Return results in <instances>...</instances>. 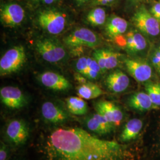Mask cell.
<instances>
[{
  "mask_svg": "<svg viewBox=\"0 0 160 160\" xmlns=\"http://www.w3.org/2000/svg\"><path fill=\"white\" fill-rule=\"evenodd\" d=\"M42 160H127L125 145L100 139L76 127L57 128L40 141Z\"/></svg>",
  "mask_w": 160,
  "mask_h": 160,
  "instance_id": "1",
  "label": "cell"
},
{
  "mask_svg": "<svg viewBox=\"0 0 160 160\" xmlns=\"http://www.w3.org/2000/svg\"><path fill=\"white\" fill-rule=\"evenodd\" d=\"M26 61V53L22 45L8 50L0 59L1 75L10 74L19 71Z\"/></svg>",
  "mask_w": 160,
  "mask_h": 160,
  "instance_id": "2",
  "label": "cell"
},
{
  "mask_svg": "<svg viewBox=\"0 0 160 160\" xmlns=\"http://www.w3.org/2000/svg\"><path fill=\"white\" fill-rule=\"evenodd\" d=\"M40 27L52 34L62 32L67 23L66 16L55 9H47L40 11L38 16Z\"/></svg>",
  "mask_w": 160,
  "mask_h": 160,
  "instance_id": "3",
  "label": "cell"
},
{
  "mask_svg": "<svg viewBox=\"0 0 160 160\" xmlns=\"http://www.w3.org/2000/svg\"><path fill=\"white\" fill-rule=\"evenodd\" d=\"M36 49L42 58L48 62H58L66 56V51L62 45L51 38L38 40L36 43Z\"/></svg>",
  "mask_w": 160,
  "mask_h": 160,
  "instance_id": "4",
  "label": "cell"
},
{
  "mask_svg": "<svg viewBox=\"0 0 160 160\" xmlns=\"http://www.w3.org/2000/svg\"><path fill=\"white\" fill-rule=\"evenodd\" d=\"M132 21L136 28L143 34L151 36H157L160 34L159 21L143 6L139 8L135 12Z\"/></svg>",
  "mask_w": 160,
  "mask_h": 160,
  "instance_id": "5",
  "label": "cell"
},
{
  "mask_svg": "<svg viewBox=\"0 0 160 160\" xmlns=\"http://www.w3.org/2000/svg\"><path fill=\"white\" fill-rule=\"evenodd\" d=\"M6 138L15 146H21L26 143L30 137V131L27 123L23 119L10 120L6 128Z\"/></svg>",
  "mask_w": 160,
  "mask_h": 160,
  "instance_id": "6",
  "label": "cell"
},
{
  "mask_svg": "<svg viewBox=\"0 0 160 160\" xmlns=\"http://www.w3.org/2000/svg\"><path fill=\"white\" fill-rule=\"evenodd\" d=\"M65 43L72 48L77 46L94 48L100 43L97 34L90 29L80 28L77 29L64 39Z\"/></svg>",
  "mask_w": 160,
  "mask_h": 160,
  "instance_id": "7",
  "label": "cell"
},
{
  "mask_svg": "<svg viewBox=\"0 0 160 160\" xmlns=\"http://www.w3.org/2000/svg\"><path fill=\"white\" fill-rule=\"evenodd\" d=\"M1 102L7 108L19 109L27 104V99L22 91L16 87L6 86L0 90Z\"/></svg>",
  "mask_w": 160,
  "mask_h": 160,
  "instance_id": "8",
  "label": "cell"
},
{
  "mask_svg": "<svg viewBox=\"0 0 160 160\" xmlns=\"http://www.w3.org/2000/svg\"><path fill=\"white\" fill-rule=\"evenodd\" d=\"M124 63L128 72L139 82H147L152 77V70L148 63L144 61L126 58Z\"/></svg>",
  "mask_w": 160,
  "mask_h": 160,
  "instance_id": "9",
  "label": "cell"
},
{
  "mask_svg": "<svg viewBox=\"0 0 160 160\" xmlns=\"http://www.w3.org/2000/svg\"><path fill=\"white\" fill-rule=\"evenodd\" d=\"M24 17L23 7L17 4H7L1 8V22L7 27L17 26L22 23Z\"/></svg>",
  "mask_w": 160,
  "mask_h": 160,
  "instance_id": "10",
  "label": "cell"
},
{
  "mask_svg": "<svg viewBox=\"0 0 160 160\" xmlns=\"http://www.w3.org/2000/svg\"><path fill=\"white\" fill-rule=\"evenodd\" d=\"M95 109L98 114L113 125L115 127L119 126L123 119V113L114 103L102 100L95 104Z\"/></svg>",
  "mask_w": 160,
  "mask_h": 160,
  "instance_id": "11",
  "label": "cell"
},
{
  "mask_svg": "<svg viewBox=\"0 0 160 160\" xmlns=\"http://www.w3.org/2000/svg\"><path fill=\"white\" fill-rule=\"evenodd\" d=\"M41 113L46 122L53 125H62L69 119L67 112L56 103L46 102L42 104Z\"/></svg>",
  "mask_w": 160,
  "mask_h": 160,
  "instance_id": "12",
  "label": "cell"
},
{
  "mask_svg": "<svg viewBox=\"0 0 160 160\" xmlns=\"http://www.w3.org/2000/svg\"><path fill=\"white\" fill-rule=\"evenodd\" d=\"M42 84L46 88L57 92H65L71 88L68 80L63 75L55 72L46 71L39 76Z\"/></svg>",
  "mask_w": 160,
  "mask_h": 160,
  "instance_id": "13",
  "label": "cell"
},
{
  "mask_svg": "<svg viewBox=\"0 0 160 160\" xmlns=\"http://www.w3.org/2000/svg\"><path fill=\"white\" fill-rule=\"evenodd\" d=\"M86 127L90 132L98 135L110 133L115 126L98 113L88 117L86 120Z\"/></svg>",
  "mask_w": 160,
  "mask_h": 160,
  "instance_id": "14",
  "label": "cell"
},
{
  "mask_svg": "<svg viewBox=\"0 0 160 160\" xmlns=\"http://www.w3.org/2000/svg\"><path fill=\"white\" fill-rule=\"evenodd\" d=\"M93 58L99 65L102 72L114 68L119 63L118 53L108 49L95 51L93 53Z\"/></svg>",
  "mask_w": 160,
  "mask_h": 160,
  "instance_id": "15",
  "label": "cell"
},
{
  "mask_svg": "<svg viewBox=\"0 0 160 160\" xmlns=\"http://www.w3.org/2000/svg\"><path fill=\"white\" fill-rule=\"evenodd\" d=\"M130 81L123 71L117 69L109 74L105 80V84L110 92L119 93L125 91L129 86Z\"/></svg>",
  "mask_w": 160,
  "mask_h": 160,
  "instance_id": "16",
  "label": "cell"
},
{
  "mask_svg": "<svg viewBox=\"0 0 160 160\" xmlns=\"http://www.w3.org/2000/svg\"><path fill=\"white\" fill-rule=\"evenodd\" d=\"M128 104L131 109L142 112L156 109L147 92H137L132 94L128 98Z\"/></svg>",
  "mask_w": 160,
  "mask_h": 160,
  "instance_id": "17",
  "label": "cell"
},
{
  "mask_svg": "<svg viewBox=\"0 0 160 160\" xmlns=\"http://www.w3.org/2000/svg\"><path fill=\"white\" fill-rule=\"evenodd\" d=\"M143 122L139 119H132L123 127L119 136V140L122 142H127L135 139L141 131Z\"/></svg>",
  "mask_w": 160,
  "mask_h": 160,
  "instance_id": "18",
  "label": "cell"
},
{
  "mask_svg": "<svg viewBox=\"0 0 160 160\" xmlns=\"http://www.w3.org/2000/svg\"><path fill=\"white\" fill-rule=\"evenodd\" d=\"M128 27L126 20L117 16L109 18L106 25V31L108 35L113 39L116 36L125 33Z\"/></svg>",
  "mask_w": 160,
  "mask_h": 160,
  "instance_id": "19",
  "label": "cell"
},
{
  "mask_svg": "<svg viewBox=\"0 0 160 160\" xmlns=\"http://www.w3.org/2000/svg\"><path fill=\"white\" fill-rule=\"evenodd\" d=\"M77 94L78 96L84 100H92L102 96L103 92L99 86L87 82L77 88Z\"/></svg>",
  "mask_w": 160,
  "mask_h": 160,
  "instance_id": "20",
  "label": "cell"
},
{
  "mask_svg": "<svg viewBox=\"0 0 160 160\" xmlns=\"http://www.w3.org/2000/svg\"><path fill=\"white\" fill-rule=\"evenodd\" d=\"M69 112L77 116L85 115L88 112V106L84 99L78 97H69L65 100Z\"/></svg>",
  "mask_w": 160,
  "mask_h": 160,
  "instance_id": "21",
  "label": "cell"
},
{
  "mask_svg": "<svg viewBox=\"0 0 160 160\" xmlns=\"http://www.w3.org/2000/svg\"><path fill=\"white\" fill-rule=\"evenodd\" d=\"M106 20L105 10L102 7H96L92 10L87 16V20L94 26H99L104 24Z\"/></svg>",
  "mask_w": 160,
  "mask_h": 160,
  "instance_id": "22",
  "label": "cell"
},
{
  "mask_svg": "<svg viewBox=\"0 0 160 160\" xmlns=\"http://www.w3.org/2000/svg\"><path fill=\"white\" fill-rule=\"evenodd\" d=\"M145 90L156 108L160 106V83L148 81L145 84Z\"/></svg>",
  "mask_w": 160,
  "mask_h": 160,
  "instance_id": "23",
  "label": "cell"
},
{
  "mask_svg": "<svg viewBox=\"0 0 160 160\" xmlns=\"http://www.w3.org/2000/svg\"><path fill=\"white\" fill-rule=\"evenodd\" d=\"M102 73L101 68L94 58L88 57V69L86 77L88 80H96Z\"/></svg>",
  "mask_w": 160,
  "mask_h": 160,
  "instance_id": "24",
  "label": "cell"
},
{
  "mask_svg": "<svg viewBox=\"0 0 160 160\" xmlns=\"http://www.w3.org/2000/svg\"><path fill=\"white\" fill-rule=\"evenodd\" d=\"M147 46V43L145 38L141 33L133 31V46L132 49V53L143 51Z\"/></svg>",
  "mask_w": 160,
  "mask_h": 160,
  "instance_id": "25",
  "label": "cell"
},
{
  "mask_svg": "<svg viewBox=\"0 0 160 160\" xmlns=\"http://www.w3.org/2000/svg\"><path fill=\"white\" fill-rule=\"evenodd\" d=\"M75 68L77 72L86 77L88 69V57L80 58L75 63Z\"/></svg>",
  "mask_w": 160,
  "mask_h": 160,
  "instance_id": "26",
  "label": "cell"
},
{
  "mask_svg": "<svg viewBox=\"0 0 160 160\" xmlns=\"http://www.w3.org/2000/svg\"><path fill=\"white\" fill-rule=\"evenodd\" d=\"M151 62L155 68L160 71V46L154 52L151 58Z\"/></svg>",
  "mask_w": 160,
  "mask_h": 160,
  "instance_id": "27",
  "label": "cell"
},
{
  "mask_svg": "<svg viewBox=\"0 0 160 160\" xmlns=\"http://www.w3.org/2000/svg\"><path fill=\"white\" fill-rule=\"evenodd\" d=\"M126 36L127 41L126 49L128 51L132 53L133 46V30L127 33Z\"/></svg>",
  "mask_w": 160,
  "mask_h": 160,
  "instance_id": "28",
  "label": "cell"
},
{
  "mask_svg": "<svg viewBox=\"0 0 160 160\" xmlns=\"http://www.w3.org/2000/svg\"><path fill=\"white\" fill-rule=\"evenodd\" d=\"M8 157V149L7 146L2 142H1L0 160H7Z\"/></svg>",
  "mask_w": 160,
  "mask_h": 160,
  "instance_id": "29",
  "label": "cell"
},
{
  "mask_svg": "<svg viewBox=\"0 0 160 160\" xmlns=\"http://www.w3.org/2000/svg\"><path fill=\"white\" fill-rule=\"evenodd\" d=\"M150 12L156 19L160 22V2L154 4L151 7Z\"/></svg>",
  "mask_w": 160,
  "mask_h": 160,
  "instance_id": "30",
  "label": "cell"
},
{
  "mask_svg": "<svg viewBox=\"0 0 160 160\" xmlns=\"http://www.w3.org/2000/svg\"><path fill=\"white\" fill-rule=\"evenodd\" d=\"M113 39L115 41V43L117 44V45L122 48H126L127 41L126 36H123V34L119 35L113 38Z\"/></svg>",
  "mask_w": 160,
  "mask_h": 160,
  "instance_id": "31",
  "label": "cell"
},
{
  "mask_svg": "<svg viewBox=\"0 0 160 160\" xmlns=\"http://www.w3.org/2000/svg\"><path fill=\"white\" fill-rule=\"evenodd\" d=\"M115 0H93V4L96 6H109L113 4Z\"/></svg>",
  "mask_w": 160,
  "mask_h": 160,
  "instance_id": "32",
  "label": "cell"
},
{
  "mask_svg": "<svg viewBox=\"0 0 160 160\" xmlns=\"http://www.w3.org/2000/svg\"><path fill=\"white\" fill-rule=\"evenodd\" d=\"M75 79V80L81 84H84L87 82V78L85 76H84L83 75L81 74L80 73L77 72V74H75L74 75Z\"/></svg>",
  "mask_w": 160,
  "mask_h": 160,
  "instance_id": "33",
  "label": "cell"
},
{
  "mask_svg": "<svg viewBox=\"0 0 160 160\" xmlns=\"http://www.w3.org/2000/svg\"><path fill=\"white\" fill-rule=\"evenodd\" d=\"M84 46H77L72 48V52H73V54L75 55H80L81 54H82L83 53V49Z\"/></svg>",
  "mask_w": 160,
  "mask_h": 160,
  "instance_id": "34",
  "label": "cell"
},
{
  "mask_svg": "<svg viewBox=\"0 0 160 160\" xmlns=\"http://www.w3.org/2000/svg\"><path fill=\"white\" fill-rule=\"evenodd\" d=\"M34 2L42 3L45 4H51L52 3L57 1L58 0H33Z\"/></svg>",
  "mask_w": 160,
  "mask_h": 160,
  "instance_id": "35",
  "label": "cell"
},
{
  "mask_svg": "<svg viewBox=\"0 0 160 160\" xmlns=\"http://www.w3.org/2000/svg\"><path fill=\"white\" fill-rule=\"evenodd\" d=\"M89 0H75L77 6H81L84 5Z\"/></svg>",
  "mask_w": 160,
  "mask_h": 160,
  "instance_id": "36",
  "label": "cell"
},
{
  "mask_svg": "<svg viewBox=\"0 0 160 160\" xmlns=\"http://www.w3.org/2000/svg\"><path fill=\"white\" fill-rule=\"evenodd\" d=\"M136 2H141V1H146V0H133Z\"/></svg>",
  "mask_w": 160,
  "mask_h": 160,
  "instance_id": "37",
  "label": "cell"
}]
</instances>
